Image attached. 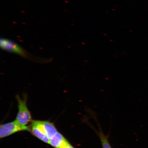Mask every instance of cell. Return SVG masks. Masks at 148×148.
Instances as JSON below:
<instances>
[{
	"mask_svg": "<svg viewBox=\"0 0 148 148\" xmlns=\"http://www.w3.org/2000/svg\"><path fill=\"white\" fill-rule=\"evenodd\" d=\"M62 148H75L74 147L73 145H71V144H70L69 145H67V146H66Z\"/></svg>",
	"mask_w": 148,
	"mask_h": 148,
	"instance_id": "ba28073f",
	"label": "cell"
},
{
	"mask_svg": "<svg viewBox=\"0 0 148 148\" xmlns=\"http://www.w3.org/2000/svg\"><path fill=\"white\" fill-rule=\"evenodd\" d=\"M30 128V132L35 136L42 141L49 144L50 139L44 132L40 124V121H32Z\"/></svg>",
	"mask_w": 148,
	"mask_h": 148,
	"instance_id": "277c9868",
	"label": "cell"
},
{
	"mask_svg": "<svg viewBox=\"0 0 148 148\" xmlns=\"http://www.w3.org/2000/svg\"><path fill=\"white\" fill-rule=\"evenodd\" d=\"M99 137L103 148H112L109 141L108 137L105 135L99 127V131H96Z\"/></svg>",
	"mask_w": 148,
	"mask_h": 148,
	"instance_id": "52a82bcc",
	"label": "cell"
},
{
	"mask_svg": "<svg viewBox=\"0 0 148 148\" xmlns=\"http://www.w3.org/2000/svg\"><path fill=\"white\" fill-rule=\"evenodd\" d=\"M16 98L18 102V110L16 120L20 125L27 126L32 121V118L27 106V94H23L22 97L16 95Z\"/></svg>",
	"mask_w": 148,
	"mask_h": 148,
	"instance_id": "6da1fadb",
	"label": "cell"
},
{
	"mask_svg": "<svg viewBox=\"0 0 148 148\" xmlns=\"http://www.w3.org/2000/svg\"><path fill=\"white\" fill-rule=\"evenodd\" d=\"M30 128L27 126L20 125L16 120L1 125L0 138H3L21 131H30Z\"/></svg>",
	"mask_w": 148,
	"mask_h": 148,
	"instance_id": "7a4b0ae2",
	"label": "cell"
},
{
	"mask_svg": "<svg viewBox=\"0 0 148 148\" xmlns=\"http://www.w3.org/2000/svg\"><path fill=\"white\" fill-rule=\"evenodd\" d=\"M0 45L1 49L3 50L16 53L30 60L33 58L30 54L21 46L15 42L8 39L1 38L0 40Z\"/></svg>",
	"mask_w": 148,
	"mask_h": 148,
	"instance_id": "3957f363",
	"label": "cell"
},
{
	"mask_svg": "<svg viewBox=\"0 0 148 148\" xmlns=\"http://www.w3.org/2000/svg\"><path fill=\"white\" fill-rule=\"evenodd\" d=\"M40 123L44 132L50 139L58 132L54 125L51 122L40 121Z\"/></svg>",
	"mask_w": 148,
	"mask_h": 148,
	"instance_id": "8992f818",
	"label": "cell"
},
{
	"mask_svg": "<svg viewBox=\"0 0 148 148\" xmlns=\"http://www.w3.org/2000/svg\"><path fill=\"white\" fill-rule=\"evenodd\" d=\"M70 144L63 135L58 132L50 139L49 144L55 148H62Z\"/></svg>",
	"mask_w": 148,
	"mask_h": 148,
	"instance_id": "5b68a950",
	"label": "cell"
}]
</instances>
